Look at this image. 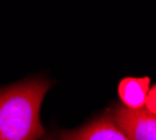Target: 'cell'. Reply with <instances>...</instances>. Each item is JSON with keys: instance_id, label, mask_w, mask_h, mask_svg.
Here are the masks:
<instances>
[{"instance_id": "obj_5", "label": "cell", "mask_w": 156, "mask_h": 140, "mask_svg": "<svg viewBox=\"0 0 156 140\" xmlns=\"http://www.w3.org/2000/svg\"><path fill=\"white\" fill-rule=\"evenodd\" d=\"M145 109L153 115H156V84L148 91L146 95V101H145Z\"/></svg>"}, {"instance_id": "obj_2", "label": "cell", "mask_w": 156, "mask_h": 140, "mask_svg": "<svg viewBox=\"0 0 156 140\" xmlns=\"http://www.w3.org/2000/svg\"><path fill=\"white\" fill-rule=\"evenodd\" d=\"M111 118L129 140H156V115L142 109H128L117 105Z\"/></svg>"}, {"instance_id": "obj_3", "label": "cell", "mask_w": 156, "mask_h": 140, "mask_svg": "<svg viewBox=\"0 0 156 140\" xmlns=\"http://www.w3.org/2000/svg\"><path fill=\"white\" fill-rule=\"evenodd\" d=\"M61 140H129V137L115 125L111 114L105 112L90 123L75 130L61 132Z\"/></svg>"}, {"instance_id": "obj_1", "label": "cell", "mask_w": 156, "mask_h": 140, "mask_svg": "<svg viewBox=\"0 0 156 140\" xmlns=\"http://www.w3.org/2000/svg\"><path fill=\"white\" fill-rule=\"evenodd\" d=\"M51 84L33 79L0 88V140H37L45 135L40 108Z\"/></svg>"}, {"instance_id": "obj_4", "label": "cell", "mask_w": 156, "mask_h": 140, "mask_svg": "<svg viewBox=\"0 0 156 140\" xmlns=\"http://www.w3.org/2000/svg\"><path fill=\"white\" fill-rule=\"evenodd\" d=\"M149 77H125L118 84V95L128 109H142L149 91Z\"/></svg>"}, {"instance_id": "obj_6", "label": "cell", "mask_w": 156, "mask_h": 140, "mask_svg": "<svg viewBox=\"0 0 156 140\" xmlns=\"http://www.w3.org/2000/svg\"><path fill=\"white\" fill-rule=\"evenodd\" d=\"M47 140H55V139H54V137H49V139H47Z\"/></svg>"}]
</instances>
